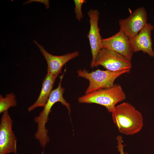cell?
Returning a JSON list of instances; mask_svg holds the SVG:
<instances>
[{
    "label": "cell",
    "instance_id": "cell-3",
    "mask_svg": "<svg viewBox=\"0 0 154 154\" xmlns=\"http://www.w3.org/2000/svg\"><path fill=\"white\" fill-rule=\"evenodd\" d=\"M126 94L121 86L115 84L112 87L86 94L78 99L80 103H95L105 107L111 113L117 104L125 100Z\"/></svg>",
    "mask_w": 154,
    "mask_h": 154
},
{
    "label": "cell",
    "instance_id": "cell-2",
    "mask_svg": "<svg viewBox=\"0 0 154 154\" xmlns=\"http://www.w3.org/2000/svg\"><path fill=\"white\" fill-rule=\"evenodd\" d=\"M64 73L60 76V81L58 86L52 91L47 102L43 107V109L34 119V121L37 126V131L35 135V137L38 140L41 145H45L49 141L48 131L46 128V125L48 120V116L53 105L57 102H60L66 107L69 113L71 111L70 104L66 101L63 97L65 89L62 87L61 83Z\"/></svg>",
    "mask_w": 154,
    "mask_h": 154
},
{
    "label": "cell",
    "instance_id": "cell-11",
    "mask_svg": "<svg viewBox=\"0 0 154 154\" xmlns=\"http://www.w3.org/2000/svg\"><path fill=\"white\" fill-rule=\"evenodd\" d=\"M153 30L154 26L147 23L135 37L129 39L133 52L141 51L151 57H154L151 37V32Z\"/></svg>",
    "mask_w": 154,
    "mask_h": 154
},
{
    "label": "cell",
    "instance_id": "cell-5",
    "mask_svg": "<svg viewBox=\"0 0 154 154\" xmlns=\"http://www.w3.org/2000/svg\"><path fill=\"white\" fill-rule=\"evenodd\" d=\"M99 66L113 72L131 70L132 66L131 60L116 52L105 48L100 50L96 56L94 67Z\"/></svg>",
    "mask_w": 154,
    "mask_h": 154
},
{
    "label": "cell",
    "instance_id": "cell-9",
    "mask_svg": "<svg viewBox=\"0 0 154 154\" xmlns=\"http://www.w3.org/2000/svg\"><path fill=\"white\" fill-rule=\"evenodd\" d=\"M102 48L116 52L131 61L134 52L129 39L120 29L114 35L102 38Z\"/></svg>",
    "mask_w": 154,
    "mask_h": 154
},
{
    "label": "cell",
    "instance_id": "cell-15",
    "mask_svg": "<svg viewBox=\"0 0 154 154\" xmlns=\"http://www.w3.org/2000/svg\"><path fill=\"white\" fill-rule=\"evenodd\" d=\"M117 141V148L120 154H128L127 152L125 153L124 151V147L126 145L123 144V139L122 136L118 135L116 137Z\"/></svg>",
    "mask_w": 154,
    "mask_h": 154
},
{
    "label": "cell",
    "instance_id": "cell-13",
    "mask_svg": "<svg viewBox=\"0 0 154 154\" xmlns=\"http://www.w3.org/2000/svg\"><path fill=\"white\" fill-rule=\"evenodd\" d=\"M15 95L13 93H10L3 97L2 95H0V113L8 111L11 107L17 106Z\"/></svg>",
    "mask_w": 154,
    "mask_h": 154
},
{
    "label": "cell",
    "instance_id": "cell-6",
    "mask_svg": "<svg viewBox=\"0 0 154 154\" xmlns=\"http://www.w3.org/2000/svg\"><path fill=\"white\" fill-rule=\"evenodd\" d=\"M13 124L8 111L3 112L0 123V154H16L17 139L13 131Z\"/></svg>",
    "mask_w": 154,
    "mask_h": 154
},
{
    "label": "cell",
    "instance_id": "cell-4",
    "mask_svg": "<svg viewBox=\"0 0 154 154\" xmlns=\"http://www.w3.org/2000/svg\"><path fill=\"white\" fill-rule=\"evenodd\" d=\"M130 70L113 72L108 70L98 69L89 72L85 69L79 70L77 72L78 76L88 80L89 84L86 94L100 89L109 88L113 86L116 80L121 75L129 73Z\"/></svg>",
    "mask_w": 154,
    "mask_h": 154
},
{
    "label": "cell",
    "instance_id": "cell-1",
    "mask_svg": "<svg viewBox=\"0 0 154 154\" xmlns=\"http://www.w3.org/2000/svg\"><path fill=\"white\" fill-rule=\"evenodd\" d=\"M111 113L113 121L121 133L131 135L142 130L143 116L130 103L124 102L117 105Z\"/></svg>",
    "mask_w": 154,
    "mask_h": 154
},
{
    "label": "cell",
    "instance_id": "cell-14",
    "mask_svg": "<svg viewBox=\"0 0 154 154\" xmlns=\"http://www.w3.org/2000/svg\"><path fill=\"white\" fill-rule=\"evenodd\" d=\"M86 2V1L85 0H74L75 5L74 12L76 14V18L78 21H80L83 18L82 8L83 4Z\"/></svg>",
    "mask_w": 154,
    "mask_h": 154
},
{
    "label": "cell",
    "instance_id": "cell-8",
    "mask_svg": "<svg viewBox=\"0 0 154 154\" xmlns=\"http://www.w3.org/2000/svg\"><path fill=\"white\" fill-rule=\"evenodd\" d=\"M88 14L90 18V29L87 37L89 41L92 57L90 66L91 68H93L96 56L100 50L102 48V38L98 25L100 15L98 10L91 9L88 11Z\"/></svg>",
    "mask_w": 154,
    "mask_h": 154
},
{
    "label": "cell",
    "instance_id": "cell-7",
    "mask_svg": "<svg viewBox=\"0 0 154 154\" xmlns=\"http://www.w3.org/2000/svg\"><path fill=\"white\" fill-rule=\"evenodd\" d=\"M147 23V12L143 7L137 8L128 17L119 21L120 29L129 39L135 37Z\"/></svg>",
    "mask_w": 154,
    "mask_h": 154
},
{
    "label": "cell",
    "instance_id": "cell-16",
    "mask_svg": "<svg viewBox=\"0 0 154 154\" xmlns=\"http://www.w3.org/2000/svg\"><path fill=\"white\" fill-rule=\"evenodd\" d=\"M38 2L44 4L46 9H48L49 8V0H29L26 1L25 3V4H26L32 2Z\"/></svg>",
    "mask_w": 154,
    "mask_h": 154
},
{
    "label": "cell",
    "instance_id": "cell-12",
    "mask_svg": "<svg viewBox=\"0 0 154 154\" xmlns=\"http://www.w3.org/2000/svg\"><path fill=\"white\" fill-rule=\"evenodd\" d=\"M56 77L52 74L47 73L42 82L39 96L35 102L28 108V112L31 111L37 107H44L52 90Z\"/></svg>",
    "mask_w": 154,
    "mask_h": 154
},
{
    "label": "cell",
    "instance_id": "cell-10",
    "mask_svg": "<svg viewBox=\"0 0 154 154\" xmlns=\"http://www.w3.org/2000/svg\"><path fill=\"white\" fill-rule=\"evenodd\" d=\"M34 42L38 47L45 58L47 64V73L56 77L61 73L63 66L67 62L79 55L78 51H75L61 56L52 55L48 52L43 46L34 40Z\"/></svg>",
    "mask_w": 154,
    "mask_h": 154
}]
</instances>
